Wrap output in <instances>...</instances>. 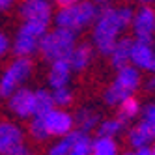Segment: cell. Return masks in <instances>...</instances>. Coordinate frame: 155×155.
I'll list each match as a JSON object with an SVG mask.
<instances>
[{"mask_svg": "<svg viewBox=\"0 0 155 155\" xmlns=\"http://www.w3.org/2000/svg\"><path fill=\"white\" fill-rule=\"evenodd\" d=\"M153 131H151V125H148L146 121H138V124L135 127H131L129 133H127V142H129V146L131 148H135L140 150V148H146V146H151V142H153Z\"/></svg>", "mask_w": 155, "mask_h": 155, "instance_id": "16", "label": "cell"}, {"mask_svg": "<svg viewBox=\"0 0 155 155\" xmlns=\"http://www.w3.org/2000/svg\"><path fill=\"white\" fill-rule=\"evenodd\" d=\"M34 92H36V116H45L49 110L54 108L52 92H49L47 88H38Z\"/></svg>", "mask_w": 155, "mask_h": 155, "instance_id": "22", "label": "cell"}, {"mask_svg": "<svg viewBox=\"0 0 155 155\" xmlns=\"http://www.w3.org/2000/svg\"><path fill=\"white\" fill-rule=\"evenodd\" d=\"M51 92H52V101H54V107L56 108H68L69 105H73L75 94L69 86L58 88V90H51Z\"/></svg>", "mask_w": 155, "mask_h": 155, "instance_id": "23", "label": "cell"}, {"mask_svg": "<svg viewBox=\"0 0 155 155\" xmlns=\"http://www.w3.org/2000/svg\"><path fill=\"white\" fill-rule=\"evenodd\" d=\"M124 2H144V4H151L155 0H124Z\"/></svg>", "mask_w": 155, "mask_h": 155, "instance_id": "33", "label": "cell"}, {"mask_svg": "<svg viewBox=\"0 0 155 155\" xmlns=\"http://www.w3.org/2000/svg\"><path fill=\"white\" fill-rule=\"evenodd\" d=\"M131 30H133V39L142 41V43H153L155 34V9L150 4H144L138 8L131 21Z\"/></svg>", "mask_w": 155, "mask_h": 155, "instance_id": "6", "label": "cell"}, {"mask_svg": "<svg viewBox=\"0 0 155 155\" xmlns=\"http://www.w3.org/2000/svg\"><path fill=\"white\" fill-rule=\"evenodd\" d=\"M75 125L77 129H81L84 133H90L94 129H97L99 121H101V116L94 107H81L79 110L75 112Z\"/></svg>", "mask_w": 155, "mask_h": 155, "instance_id": "17", "label": "cell"}, {"mask_svg": "<svg viewBox=\"0 0 155 155\" xmlns=\"http://www.w3.org/2000/svg\"><path fill=\"white\" fill-rule=\"evenodd\" d=\"M121 155H138L137 151H125V153H121Z\"/></svg>", "mask_w": 155, "mask_h": 155, "instance_id": "34", "label": "cell"}, {"mask_svg": "<svg viewBox=\"0 0 155 155\" xmlns=\"http://www.w3.org/2000/svg\"><path fill=\"white\" fill-rule=\"evenodd\" d=\"M112 84L121 88L125 94L135 95V92L138 90L140 84H142V73H140V69H137L135 65H131V64L124 65V68H120L116 71V77H114Z\"/></svg>", "mask_w": 155, "mask_h": 155, "instance_id": "11", "label": "cell"}, {"mask_svg": "<svg viewBox=\"0 0 155 155\" xmlns=\"http://www.w3.org/2000/svg\"><path fill=\"white\" fill-rule=\"evenodd\" d=\"M47 32L49 23L23 21L15 34V39L12 41V52L15 54V58H32V54L39 51V43Z\"/></svg>", "mask_w": 155, "mask_h": 155, "instance_id": "4", "label": "cell"}, {"mask_svg": "<svg viewBox=\"0 0 155 155\" xmlns=\"http://www.w3.org/2000/svg\"><path fill=\"white\" fill-rule=\"evenodd\" d=\"M97 13H99V6L94 0H81V2H77L73 6L60 8L52 15V21L58 28H65V30L79 34V32L94 25V21L97 19Z\"/></svg>", "mask_w": 155, "mask_h": 155, "instance_id": "2", "label": "cell"}, {"mask_svg": "<svg viewBox=\"0 0 155 155\" xmlns=\"http://www.w3.org/2000/svg\"><path fill=\"white\" fill-rule=\"evenodd\" d=\"M71 137H73V146L69 155H92V138L88 133L81 129H73Z\"/></svg>", "mask_w": 155, "mask_h": 155, "instance_id": "20", "label": "cell"}, {"mask_svg": "<svg viewBox=\"0 0 155 155\" xmlns=\"http://www.w3.org/2000/svg\"><path fill=\"white\" fill-rule=\"evenodd\" d=\"M94 2H95V4H105L107 0H94Z\"/></svg>", "mask_w": 155, "mask_h": 155, "instance_id": "35", "label": "cell"}, {"mask_svg": "<svg viewBox=\"0 0 155 155\" xmlns=\"http://www.w3.org/2000/svg\"><path fill=\"white\" fill-rule=\"evenodd\" d=\"M125 121H121L120 118H107V120H101L99 125L95 129L97 137H107V138H116L118 135L125 131Z\"/></svg>", "mask_w": 155, "mask_h": 155, "instance_id": "18", "label": "cell"}, {"mask_svg": "<svg viewBox=\"0 0 155 155\" xmlns=\"http://www.w3.org/2000/svg\"><path fill=\"white\" fill-rule=\"evenodd\" d=\"M118 112H116V118H120L121 121H131V120H135L140 112H142V107H140V101L135 97V95H131L127 99H124L118 107Z\"/></svg>", "mask_w": 155, "mask_h": 155, "instance_id": "19", "label": "cell"}, {"mask_svg": "<svg viewBox=\"0 0 155 155\" xmlns=\"http://www.w3.org/2000/svg\"><path fill=\"white\" fill-rule=\"evenodd\" d=\"M17 0H0V12H8V9H12L15 6Z\"/></svg>", "mask_w": 155, "mask_h": 155, "instance_id": "29", "label": "cell"}, {"mask_svg": "<svg viewBox=\"0 0 155 155\" xmlns=\"http://www.w3.org/2000/svg\"><path fill=\"white\" fill-rule=\"evenodd\" d=\"M32 73H34L32 58H13L0 75V97L8 99L13 92L23 88Z\"/></svg>", "mask_w": 155, "mask_h": 155, "instance_id": "5", "label": "cell"}, {"mask_svg": "<svg viewBox=\"0 0 155 155\" xmlns=\"http://www.w3.org/2000/svg\"><path fill=\"white\" fill-rule=\"evenodd\" d=\"M71 146H73V137L69 133V135L58 138L54 144H51V148L47 150V155H69Z\"/></svg>", "mask_w": 155, "mask_h": 155, "instance_id": "25", "label": "cell"}, {"mask_svg": "<svg viewBox=\"0 0 155 155\" xmlns=\"http://www.w3.org/2000/svg\"><path fill=\"white\" fill-rule=\"evenodd\" d=\"M54 2L58 4V8H68V6H73L77 2H81V0H54Z\"/></svg>", "mask_w": 155, "mask_h": 155, "instance_id": "30", "label": "cell"}, {"mask_svg": "<svg viewBox=\"0 0 155 155\" xmlns=\"http://www.w3.org/2000/svg\"><path fill=\"white\" fill-rule=\"evenodd\" d=\"M155 60V51L151 47V43H142V41H133L131 47V60L129 64L135 65L140 71H151V65Z\"/></svg>", "mask_w": 155, "mask_h": 155, "instance_id": "12", "label": "cell"}, {"mask_svg": "<svg viewBox=\"0 0 155 155\" xmlns=\"http://www.w3.org/2000/svg\"><path fill=\"white\" fill-rule=\"evenodd\" d=\"M25 142V131L12 120H0V155H12V151Z\"/></svg>", "mask_w": 155, "mask_h": 155, "instance_id": "9", "label": "cell"}, {"mask_svg": "<svg viewBox=\"0 0 155 155\" xmlns=\"http://www.w3.org/2000/svg\"><path fill=\"white\" fill-rule=\"evenodd\" d=\"M77 43H79V39H77L75 32L56 26L43 36L38 52L49 64L56 62V60H68V56L71 54V51L75 49Z\"/></svg>", "mask_w": 155, "mask_h": 155, "instance_id": "3", "label": "cell"}, {"mask_svg": "<svg viewBox=\"0 0 155 155\" xmlns=\"http://www.w3.org/2000/svg\"><path fill=\"white\" fill-rule=\"evenodd\" d=\"M151 131H153V137H155V125H151Z\"/></svg>", "mask_w": 155, "mask_h": 155, "instance_id": "36", "label": "cell"}, {"mask_svg": "<svg viewBox=\"0 0 155 155\" xmlns=\"http://www.w3.org/2000/svg\"><path fill=\"white\" fill-rule=\"evenodd\" d=\"M28 133H30V137L34 138L36 142H45V140L51 138L49 133H47V129H45V125H43V120L38 118V116L30 120V124H28Z\"/></svg>", "mask_w": 155, "mask_h": 155, "instance_id": "24", "label": "cell"}, {"mask_svg": "<svg viewBox=\"0 0 155 155\" xmlns=\"http://www.w3.org/2000/svg\"><path fill=\"white\" fill-rule=\"evenodd\" d=\"M92 155H120L116 138H107V137L92 138Z\"/></svg>", "mask_w": 155, "mask_h": 155, "instance_id": "21", "label": "cell"}, {"mask_svg": "<svg viewBox=\"0 0 155 155\" xmlns=\"http://www.w3.org/2000/svg\"><path fill=\"white\" fill-rule=\"evenodd\" d=\"M133 38H120L116 41V45L112 47V51H110L108 54V60H110V65L118 71L120 68H124V65H129V60H131V47H133Z\"/></svg>", "mask_w": 155, "mask_h": 155, "instance_id": "15", "label": "cell"}, {"mask_svg": "<svg viewBox=\"0 0 155 155\" xmlns=\"http://www.w3.org/2000/svg\"><path fill=\"white\" fill-rule=\"evenodd\" d=\"M8 108L19 120H32L36 116V92L23 86L8 97Z\"/></svg>", "mask_w": 155, "mask_h": 155, "instance_id": "8", "label": "cell"}, {"mask_svg": "<svg viewBox=\"0 0 155 155\" xmlns=\"http://www.w3.org/2000/svg\"><path fill=\"white\" fill-rule=\"evenodd\" d=\"M12 155H34V151H32V148H28L26 144H23V146H19L12 151Z\"/></svg>", "mask_w": 155, "mask_h": 155, "instance_id": "28", "label": "cell"}, {"mask_svg": "<svg viewBox=\"0 0 155 155\" xmlns=\"http://www.w3.org/2000/svg\"><path fill=\"white\" fill-rule=\"evenodd\" d=\"M140 114H142V121H146L148 125H155V103H148Z\"/></svg>", "mask_w": 155, "mask_h": 155, "instance_id": "26", "label": "cell"}, {"mask_svg": "<svg viewBox=\"0 0 155 155\" xmlns=\"http://www.w3.org/2000/svg\"><path fill=\"white\" fill-rule=\"evenodd\" d=\"M43 120V125H45L49 137H56V138H62L65 135H69V133L75 129V118L69 110L65 108H56L54 107L52 110L45 116H38Z\"/></svg>", "mask_w": 155, "mask_h": 155, "instance_id": "7", "label": "cell"}, {"mask_svg": "<svg viewBox=\"0 0 155 155\" xmlns=\"http://www.w3.org/2000/svg\"><path fill=\"white\" fill-rule=\"evenodd\" d=\"M19 15L23 21L51 23L54 13H52L51 0H23L21 6H19Z\"/></svg>", "mask_w": 155, "mask_h": 155, "instance_id": "10", "label": "cell"}, {"mask_svg": "<svg viewBox=\"0 0 155 155\" xmlns=\"http://www.w3.org/2000/svg\"><path fill=\"white\" fill-rule=\"evenodd\" d=\"M151 155H155V146H153V148H151Z\"/></svg>", "mask_w": 155, "mask_h": 155, "instance_id": "37", "label": "cell"}, {"mask_svg": "<svg viewBox=\"0 0 155 155\" xmlns=\"http://www.w3.org/2000/svg\"><path fill=\"white\" fill-rule=\"evenodd\" d=\"M71 65L68 60H56L51 64L49 68V75H47V82L52 90H58V88H65L71 82Z\"/></svg>", "mask_w": 155, "mask_h": 155, "instance_id": "13", "label": "cell"}, {"mask_svg": "<svg viewBox=\"0 0 155 155\" xmlns=\"http://www.w3.org/2000/svg\"><path fill=\"white\" fill-rule=\"evenodd\" d=\"M94 60V47L90 43H77L71 54L68 56V62L71 65V69L75 73H82L90 68V64Z\"/></svg>", "mask_w": 155, "mask_h": 155, "instance_id": "14", "label": "cell"}, {"mask_svg": "<svg viewBox=\"0 0 155 155\" xmlns=\"http://www.w3.org/2000/svg\"><path fill=\"white\" fill-rule=\"evenodd\" d=\"M137 153H138V155H151V146L140 148V150H137Z\"/></svg>", "mask_w": 155, "mask_h": 155, "instance_id": "32", "label": "cell"}, {"mask_svg": "<svg viewBox=\"0 0 155 155\" xmlns=\"http://www.w3.org/2000/svg\"><path fill=\"white\" fill-rule=\"evenodd\" d=\"M135 15V9L129 6H105L99 8L97 19L92 25V47L108 56L112 47L120 38H124V32L131 28V21Z\"/></svg>", "mask_w": 155, "mask_h": 155, "instance_id": "1", "label": "cell"}, {"mask_svg": "<svg viewBox=\"0 0 155 155\" xmlns=\"http://www.w3.org/2000/svg\"><path fill=\"white\" fill-rule=\"evenodd\" d=\"M146 90H148V92H155V73L148 79V82H146Z\"/></svg>", "mask_w": 155, "mask_h": 155, "instance_id": "31", "label": "cell"}, {"mask_svg": "<svg viewBox=\"0 0 155 155\" xmlns=\"http://www.w3.org/2000/svg\"><path fill=\"white\" fill-rule=\"evenodd\" d=\"M9 51H12V39L4 32H0V58H4Z\"/></svg>", "mask_w": 155, "mask_h": 155, "instance_id": "27", "label": "cell"}]
</instances>
